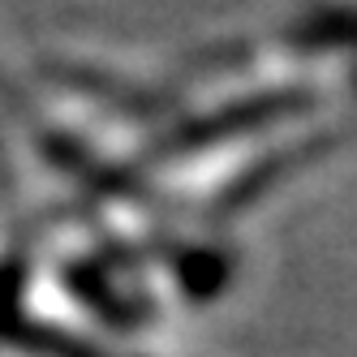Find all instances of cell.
Listing matches in <instances>:
<instances>
[{
    "label": "cell",
    "mask_w": 357,
    "mask_h": 357,
    "mask_svg": "<svg viewBox=\"0 0 357 357\" xmlns=\"http://www.w3.org/2000/svg\"><path fill=\"white\" fill-rule=\"evenodd\" d=\"M305 43H357V13H331L305 26Z\"/></svg>",
    "instance_id": "6da1fadb"
}]
</instances>
